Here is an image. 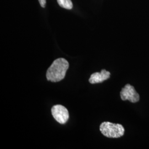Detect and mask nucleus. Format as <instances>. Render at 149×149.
Here are the masks:
<instances>
[{
    "mask_svg": "<svg viewBox=\"0 0 149 149\" xmlns=\"http://www.w3.org/2000/svg\"><path fill=\"white\" fill-rule=\"evenodd\" d=\"M69 67V63L66 59L61 58L55 60L47 71V79L52 82L63 80Z\"/></svg>",
    "mask_w": 149,
    "mask_h": 149,
    "instance_id": "f257e3e1",
    "label": "nucleus"
},
{
    "mask_svg": "<svg viewBox=\"0 0 149 149\" xmlns=\"http://www.w3.org/2000/svg\"><path fill=\"white\" fill-rule=\"evenodd\" d=\"M120 95L123 101L128 100L132 103H136L140 100V96L133 86L127 84L120 91Z\"/></svg>",
    "mask_w": 149,
    "mask_h": 149,
    "instance_id": "20e7f679",
    "label": "nucleus"
},
{
    "mask_svg": "<svg viewBox=\"0 0 149 149\" xmlns=\"http://www.w3.org/2000/svg\"><path fill=\"white\" fill-rule=\"evenodd\" d=\"M111 73L105 69L102 70L101 72H95L91 75L89 82L91 84L101 83L109 79Z\"/></svg>",
    "mask_w": 149,
    "mask_h": 149,
    "instance_id": "39448f33",
    "label": "nucleus"
},
{
    "mask_svg": "<svg viewBox=\"0 0 149 149\" xmlns=\"http://www.w3.org/2000/svg\"><path fill=\"white\" fill-rule=\"evenodd\" d=\"M38 1H39V2L41 6V7L43 8H45V7L46 6L47 1L46 0H38Z\"/></svg>",
    "mask_w": 149,
    "mask_h": 149,
    "instance_id": "0eeeda50",
    "label": "nucleus"
},
{
    "mask_svg": "<svg viewBox=\"0 0 149 149\" xmlns=\"http://www.w3.org/2000/svg\"><path fill=\"white\" fill-rule=\"evenodd\" d=\"M59 5L66 10H71L73 7V4L71 0H57Z\"/></svg>",
    "mask_w": 149,
    "mask_h": 149,
    "instance_id": "423d86ee",
    "label": "nucleus"
},
{
    "mask_svg": "<svg viewBox=\"0 0 149 149\" xmlns=\"http://www.w3.org/2000/svg\"><path fill=\"white\" fill-rule=\"evenodd\" d=\"M51 112L55 120L61 124H65L69 119L68 110L62 105L57 104L54 106L52 108Z\"/></svg>",
    "mask_w": 149,
    "mask_h": 149,
    "instance_id": "7ed1b4c3",
    "label": "nucleus"
},
{
    "mask_svg": "<svg viewBox=\"0 0 149 149\" xmlns=\"http://www.w3.org/2000/svg\"><path fill=\"white\" fill-rule=\"evenodd\" d=\"M100 130L102 134L108 138H119L123 136L125 130L122 125L109 122L101 123Z\"/></svg>",
    "mask_w": 149,
    "mask_h": 149,
    "instance_id": "f03ea898",
    "label": "nucleus"
}]
</instances>
